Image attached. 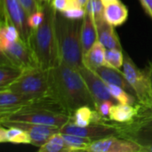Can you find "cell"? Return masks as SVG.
<instances>
[{
	"mask_svg": "<svg viewBox=\"0 0 152 152\" xmlns=\"http://www.w3.org/2000/svg\"><path fill=\"white\" fill-rule=\"evenodd\" d=\"M87 152H142L141 146L126 138L119 136H110L103 139L93 141L85 150Z\"/></svg>",
	"mask_w": 152,
	"mask_h": 152,
	"instance_id": "11",
	"label": "cell"
},
{
	"mask_svg": "<svg viewBox=\"0 0 152 152\" xmlns=\"http://www.w3.org/2000/svg\"><path fill=\"white\" fill-rule=\"evenodd\" d=\"M61 133L80 135L96 141L110 136H119L121 134V125L112 120L105 123L91 124L87 126H77L69 122L61 128Z\"/></svg>",
	"mask_w": 152,
	"mask_h": 152,
	"instance_id": "8",
	"label": "cell"
},
{
	"mask_svg": "<svg viewBox=\"0 0 152 152\" xmlns=\"http://www.w3.org/2000/svg\"><path fill=\"white\" fill-rule=\"evenodd\" d=\"M40 1H45V2H46V1H51V0H40Z\"/></svg>",
	"mask_w": 152,
	"mask_h": 152,
	"instance_id": "38",
	"label": "cell"
},
{
	"mask_svg": "<svg viewBox=\"0 0 152 152\" xmlns=\"http://www.w3.org/2000/svg\"><path fill=\"white\" fill-rule=\"evenodd\" d=\"M45 18L38 28L32 31L29 45L37 64L45 69H51L61 62L55 20L57 11L50 1L44 4Z\"/></svg>",
	"mask_w": 152,
	"mask_h": 152,
	"instance_id": "2",
	"label": "cell"
},
{
	"mask_svg": "<svg viewBox=\"0 0 152 152\" xmlns=\"http://www.w3.org/2000/svg\"><path fill=\"white\" fill-rule=\"evenodd\" d=\"M1 125L4 126H17L23 129L28 134L30 137V144L38 148L44 145L52 135L61 132V127L41 124H31L25 122H4L1 123Z\"/></svg>",
	"mask_w": 152,
	"mask_h": 152,
	"instance_id": "12",
	"label": "cell"
},
{
	"mask_svg": "<svg viewBox=\"0 0 152 152\" xmlns=\"http://www.w3.org/2000/svg\"><path fill=\"white\" fill-rule=\"evenodd\" d=\"M0 142L17 144H30V137L23 129L17 126H4L0 128Z\"/></svg>",
	"mask_w": 152,
	"mask_h": 152,
	"instance_id": "22",
	"label": "cell"
},
{
	"mask_svg": "<svg viewBox=\"0 0 152 152\" xmlns=\"http://www.w3.org/2000/svg\"><path fill=\"white\" fill-rule=\"evenodd\" d=\"M108 86H109V89H110L111 94L113 95V97L119 103L129 104V105H133V106H136V105L140 104L136 96L131 94L125 89H123L118 86L111 85V84H108Z\"/></svg>",
	"mask_w": 152,
	"mask_h": 152,
	"instance_id": "26",
	"label": "cell"
},
{
	"mask_svg": "<svg viewBox=\"0 0 152 152\" xmlns=\"http://www.w3.org/2000/svg\"><path fill=\"white\" fill-rule=\"evenodd\" d=\"M142 109L141 104L136 106L122 103L114 104L110 112V119L119 124H127L138 117Z\"/></svg>",
	"mask_w": 152,
	"mask_h": 152,
	"instance_id": "17",
	"label": "cell"
},
{
	"mask_svg": "<svg viewBox=\"0 0 152 152\" xmlns=\"http://www.w3.org/2000/svg\"><path fill=\"white\" fill-rule=\"evenodd\" d=\"M51 4L59 12H62L74 7H83L77 0H52Z\"/></svg>",
	"mask_w": 152,
	"mask_h": 152,
	"instance_id": "28",
	"label": "cell"
},
{
	"mask_svg": "<svg viewBox=\"0 0 152 152\" xmlns=\"http://www.w3.org/2000/svg\"><path fill=\"white\" fill-rule=\"evenodd\" d=\"M2 20L14 25L20 35V38L29 44L32 29L28 26V14L19 0H1Z\"/></svg>",
	"mask_w": 152,
	"mask_h": 152,
	"instance_id": "7",
	"label": "cell"
},
{
	"mask_svg": "<svg viewBox=\"0 0 152 152\" xmlns=\"http://www.w3.org/2000/svg\"><path fill=\"white\" fill-rule=\"evenodd\" d=\"M104 20L113 27L123 25L128 18V9L120 0L104 6Z\"/></svg>",
	"mask_w": 152,
	"mask_h": 152,
	"instance_id": "18",
	"label": "cell"
},
{
	"mask_svg": "<svg viewBox=\"0 0 152 152\" xmlns=\"http://www.w3.org/2000/svg\"><path fill=\"white\" fill-rule=\"evenodd\" d=\"M120 137L138 143L142 152H152V110L142 107L138 117L130 123L120 124Z\"/></svg>",
	"mask_w": 152,
	"mask_h": 152,
	"instance_id": "6",
	"label": "cell"
},
{
	"mask_svg": "<svg viewBox=\"0 0 152 152\" xmlns=\"http://www.w3.org/2000/svg\"><path fill=\"white\" fill-rule=\"evenodd\" d=\"M124 55L122 69L127 81L133 87L140 104L145 109L151 110L152 89L147 69L143 70L139 69L127 53H125Z\"/></svg>",
	"mask_w": 152,
	"mask_h": 152,
	"instance_id": "5",
	"label": "cell"
},
{
	"mask_svg": "<svg viewBox=\"0 0 152 152\" xmlns=\"http://www.w3.org/2000/svg\"><path fill=\"white\" fill-rule=\"evenodd\" d=\"M36 101L29 100L8 89L0 90V116L11 113L16 110L29 105Z\"/></svg>",
	"mask_w": 152,
	"mask_h": 152,
	"instance_id": "14",
	"label": "cell"
},
{
	"mask_svg": "<svg viewBox=\"0 0 152 152\" xmlns=\"http://www.w3.org/2000/svg\"><path fill=\"white\" fill-rule=\"evenodd\" d=\"M145 12L152 18V0H139Z\"/></svg>",
	"mask_w": 152,
	"mask_h": 152,
	"instance_id": "34",
	"label": "cell"
},
{
	"mask_svg": "<svg viewBox=\"0 0 152 152\" xmlns=\"http://www.w3.org/2000/svg\"><path fill=\"white\" fill-rule=\"evenodd\" d=\"M19 1L25 8L28 15L43 8V4H41L38 0H19Z\"/></svg>",
	"mask_w": 152,
	"mask_h": 152,
	"instance_id": "31",
	"label": "cell"
},
{
	"mask_svg": "<svg viewBox=\"0 0 152 152\" xmlns=\"http://www.w3.org/2000/svg\"><path fill=\"white\" fill-rule=\"evenodd\" d=\"M102 2V4H104V6L105 5H107V4H111V3H113V2H117V1H119V0H101Z\"/></svg>",
	"mask_w": 152,
	"mask_h": 152,
	"instance_id": "36",
	"label": "cell"
},
{
	"mask_svg": "<svg viewBox=\"0 0 152 152\" xmlns=\"http://www.w3.org/2000/svg\"><path fill=\"white\" fill-rule=\"evenodd\" d=\"M94 71L97 75H99L107 84L118 86L125 89L131 94L136 96L133 87L127 81L124 72L121 71L120 69H114V68L109 67V66H101V67H98L97 69H95Z\"/></svg>",
	"mask_w": 152,
	"mask_h": 152,
	"instance_id": "13",
	"label": "cell"
},
{
	"mask_svg": "<svg viewBox=\"0 0 152 152\" xmlns=\"http://www.w3.org/2000/svg\"><path fill=\"white\" fill-rule=\"evenodd\" d=\"M115 103L110 102V101H105V102H102L99 104L96 105L95 107V110L107 120H110V110L112 108V106L114 105Z\"/></svg>",
	"mask_w": 152,
	"mask_h": 152,
	"instance_id": "32",
	"label": "cell"
},
{
	"mask_svg": "<svg viewBox=\"0 0 152 152\" xmlns=\"http://www.w3.org/2000/svg\"><path fill=\"white\" fill-rule=\"evenodd\" d=\"M105 59L109 67H112L117 69H120L123 68L125 55L123 50L120 49H107L105 52Z\"/></svg>",
	"mask_w": 152,
	"mask_h": 152,
	"instance_id": "27",
	"label": "cell"
},
{
	"mask_svg": "<svg viewBox=\"0 0 152 152\" xmlns=\"http://www.w3.org/2000/svg\"><path fill=\"white\" fill-rule=\"evenodd\" d=\"M0 60V90H4L13 83L24 70L11 62L2 53Z\"/></svg>",
	"mask_w": 152,
	"mask_h": 152,
	"instance_id": "19",
	"label": "cell"
},
{
	"mask_svg": "<svg viewBox=\"0 0 152 152\" xmlns=\"http://www.w3.org/2000/svg\"><path fill=\"white\" fill-rule=\"evenodd\" d=\"M105 52L106 47L99 40H97L89 49V51L83 54L84 66L93 71L98 67L108 66L105 59Z\"/></svg>",
	"mask_w": 152,
	"mask_h": 152,
	"instance_id": "20",
	"label": "cell"
},
{
	"mask_svg": "<svg viewBox=\"0 0 152 152\" xmlns=\"http://www.w3.org/2000/svg\"><path fill=\"white\" fill-rule=\"evenodd\" d=\"M82 20H70L57 12L55 28L61 61L75 69L84 67L81 44Z\"/></svg>",
	"mask_w": 152,
	"mask_h": 152,
	"instance_id": "3",
	"label": "cell"
},
{
	"mask_svg": "<svg viewBox=\"0 0 152 152\" xmlns=\"http://www.w3.org/2000/svg\"><path fill=\"white\" fill-rule=\"evenodd\" d=\"M98 40L107 48V49H122L121 43L119 41L118 36L115 31V27L108 23L104 19L95 21Z\"/></svg>",
	"mask_w": 152,
	"mask_h": 152,
	"instance_id": "16",
	"label": "cell"
},
{
	"mask_svg": "<svg viewBox=\"0 0 152 152\" xmlns=\"http://www.w3.org/2000/svg\"><path fill=\"white\" fill-rule=\"evenodd\" d=\"M98 40L95 21L86 13L82 20L81 25V44L83 54L86 53L93 45Z\"/></svg>",
	"mask_w": 152,
	"mask_h": 152,
	"instance_id": "21",
	"label": "cell"
},
{
	"mask_svg": "<svg viewBox=\"0 0 152 152\" xmlns=\"http://www.w3.org/2000/svg\"><path fill=\"white\" fill-rule=\"evenodd\" d=\"M77 1L80 3V4H81L84 8H86V4H87V3H88L89 0H77Z\"/></svg>",
	"mask_w": 152,
	"mask_h": 152,
	"instance_id": "37",
	"label": "cell"
},
{
	"mask_svg": "<svg viewBox=\"0 0 152 152\" xmlns=\"http://www.w3.org/2000/svg\"><path fill=\"white\" fill-rule=\"evenodd\" d=\"M1 53H4L11 62L21 68L23 70L39 67L30 45L21 38L10 43Z\"/></svg>",
	"mask_w": 152,
	"mask_h": 152,
	"instance_id": "9",
	"label": "cell"
},
{
	"mask_svg": "<svg viewBox=\"0 0 152 152\" xmlns=\"http://www.w3.org/2000/svg\"><path fill=\"white\" fill-rule=\"evenodd\" d=\"M93 7L94 12V21L104 19V4H102V2L101 0H93Z\"/></svg>",
	"mask_w": 152,
	"mask_h": 152,
	"instance_id": "33",
	"label": "cell"
},
{
	"mask_svg": "<svg viewBox=\"0 0 152 152\" xmlns=\"http://www.w3.org/2000/svg\"><path fill=\"white\" fill-rule=\"evenodd\" d=\"M110 120L105 119L95 109L89 106H82L77 109L70 116L69 122L77 126H87L91 124L105 123Z\"/></svg>",
	"mask_w": 152,
	"mask_h": 152,
	"instance_id": "15",
	"label": "cell"
},
{
	"mask_svg": "<svg viewBox=\"0 0 152 152\" xmlns=\"http://www.w3.org/2000/svg\"><path fill=\"white\" fill-rule=\"evenodd\" d=\"M61 134L66 142V145L68 147L69 152L85 151V150L93 142L91 139L86 137L67 134V133H61Z\"/></svg>",
	"mask_w": 152,
	"mask_h": 152,
	"instance_id": "24",
	"label": "cell"
},
{
	"mask_svg": "<svg viewBox=\"0 0 152 152\" xmlns=\"http://www.w3.org/2000/svg\"><path fill=\"white\" fill-rule=\"evenodd\" d=\"M20 38L18 28L8 22L1 20L0 26V51H4L10 43Z\"/></svg>",
	"mask_w": 152,
	"mask_h": 152,
	"instance_id": "23",
	"label": "cell"
},
{
	"mask_svg": "<svg viewBox=\"0 0 152 152\" xmlns=\"http://www.w3.org/2000/svg\"><path fill=\"white\" fill-rule=\"evenodd\" d=\"M6 89L32 101L50 95L49 69L35 67L26 69Z\"/></svg>",
	"mask_w": 152,
	"mask_h": 152,
	"instance_id": "4",
	"label": "cell"
},
{
	"mask_svg": "<svg viewBox=\"0 0 152 152\" xmlns=\"http://www.w3.org/2000/svg\"><path fill=\"white\" fill-rule=\"evenodd\" d=\"M44 18H45V11H44V4H43L42 9L36 11L35 12L28 15V26L30 27L32 30L36 29L37 28L40 26V24L44 20Z\"/></svg>",
	"mask_w": 152,
	"mask_h": 152,
	"instance_id": "29",
	"label": "cell"
},
{
	"mask_svg": "<svg viewBox=\"0 0 152 152\" xmlns=\"http://www.w3.org/2000/svg\"><path fill=\"white\" fill-rule=\"evenodd\" d=\"M147 70H148V73H149V76H150V79H151V89H152V60L149 61L148 62V66H147ZM152 110V108H151Z\"/></svg>",
	"mask_w": 152,
	"mask_h": 152,
	"instance_id": "35",
	"label": "cell"
},
{
	"mask_svg": "<svg viewBox=\"0 0 152 152\" xmlns=\"http://www.w3.org/2000/svg\"><path fill=\"white\" fill-rule=\"evenodd\" d=\"M50 95L63 107L70 117L82 106L95 109L94 98L79 70L61 61L49 69Z\"/></svg>",
	"mask_w": 152,
	"mask_h": 152,
	"instance_id": "1",
	"label": "cell"
},
{
	"mask_svg": "<svg viewBox=\"0 0 152 152\" xmlns=\"http://www.w3.org/2000/svg\"><path fill=\"white\" fill-rule=\"evenodd\" d=\"M64 17L70 20H83L86 14V10L84 7H74L61 12Z\"/></svg>",
	"mask_w": 152,
	"mask_h": 152,
	"instance_id": "30",
	"label": "cell"
},
{
	"mask_svg": "<svg viewBox=\"0 0 152 152\" xmlns=\"http://www.w3.org/2000/svg\"><path fill=\"white\" fill-rule=\"evenodd\" d=\"M78 70L94 98L95 107L97 104L105 101H110L115 104L119 103L111 94L108 84L99 75L85 66Z\"/></svg>",
	"mask_w": 152,
	"mask_h": 152,
	"instance_id": "10",
	"label": "cell"
},
{
	"mask_svg": "<svg viewBox=\"0 0 152 152\" xmlns=\"http://www.w3.org/2000/svg\"><path fill=\"white\" fill-rule=\"evenodd\" d=\"M40 152H69L68 147L61 132L52 135L49 140L39 148Z\"/></svg>",
	"mask_w": 152,
	"mask_h": 152,
	"instance_id": "25",
	"label": "cell"
}]
</instances>
